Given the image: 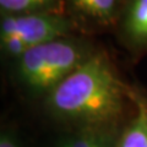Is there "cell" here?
Returning <instances> with one entry per match:
<instances>
[{
	"label": "cell",
	"mask_w": 147,
	"mask_h": 147,
	"mask_svg": "<svg viewBox=\"0 0 147 147\" xmlns=\"http://www.w3.org/2000/svg\"><path fill=\"white\" fill-rule=\"evenodd\" d=\"M65 15L63 0H0V16Z\"/></svg>",
	"instance_id": "obj_8"
},
{
	"label": "cell",
	"mask_w": 147,
	"mask_h": 147,
	"mask_svg": "<svg viewBox=\"0 0 147 147\" xmlns=\"http://www.w3.org/2000/svg\"><path fill=\"white\" fill-rule=\"evenodd\" d=\"M38 107L50 125L121 129L132 112L130 84L100 45Z\"/></svg>",
	"instance_id": "obj_1"
},
{
	"label": "cell",
	"mask_w": 147,
	"mask_h": 147,
	"mask_svg": "<svg viewBox=\"0 0 147 147\" xmlns=\"http://www.w3.org/2000/svg\"><path fill=\"white\" fill-rule=\"evenodd\" d=\"M124 5V0H67L65 15L79 34L93 37L114 32Z\"/></svg>",
	"instance_id": "obj_4"
},
{
	"label": "cell",
	"mask_w": 147,
	"mask_h": 147,
	"mask_svg": "<svg viewBox=\"0 0 147 147\" xmlns=\"http://www.w3.org/2000/svg\"><path fill=\"white\" fill-rule=\"evenodd\" d=\"M100 45L93 37L71 34L27 50L10 65V80L24 99L39 105Z\"/></svg>",
	"instance_id": "obj_2"
},
{
	"label": "cell",
	"mask_w": 147,
	"mask_h": 147,
	"mask_svg": "<svg viewBox=\"0 0 147 147\" xmlns=\"http://www.w3.org/2000/svg\"><path fill=\"white\" fill-rule=\"evenodd\" d=\"M43 147H114L120 129L50 125Z\"/></svg>",
	"instance_id": "obj_6"
},
{
	"label": "cell",
	"mask_w": 147,
	"mask_h": 147,
	"mask_svg": "<svg viewBox=\"0 0 147 147\" xmlns=\"http://www.w3.org/2000/svg\"><path fill=\"white\" fill-rule=\"evenodd\" d=\"M134 61L147 55V0H127L113 32Z\"/></svg>",
	"instance_id": "obj_5"
},
{
	"label": "cell",
	"mask_w": 147,
	"mask_h": 147,
	"mask_svg": "<svg viewBox=\"0 0 147 147\" xmlns=\"http://www.w3.org/2000/svg\"><path fill=\"white\" fill-rule=\"evenodd\" d=\"M71 34L79 33L66 15L0 16V60L11 64L37 45Z\"/></svg>",
	"instance_id": "obj_3"
},
{
	"label": "cell",
	"mask_w": 147,
	"mask_h": 147,
	"mask_svg": "<svg viewBox=\"0 0 147 147\" xmlns=\"http://www.w3.org/2000/svg\"><path fill=\"white\" fill-rule=\"evenodd\" d=\"M0 147H34L16 124L0 120Z\"/></svg>",
	"instance_id": "obj_9"
},
{
	"label": "cell",
	"mask_w": 147,
	"mask_h": 147,
	"mask_svg": "<svg viewBox=\"0 0 147 147\" xmlns=\"http://www.w3.org/2000/svg\"><path fill=\"white\" fill-rule=\"evenodd\" d=\"M130 98L132 112L119 131L114 147H147V90L132 82Z\"/></svg>",
	"instance_id": "obj_7"
}]
</instances>
